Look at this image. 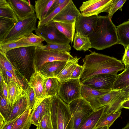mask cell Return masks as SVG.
<instances>
[{
	"label": "cell",
	"instance_id": "ffe728a7",
	"mask_svg": "<svg viewBox=\"0 0 129 129\" xmlns=\"http://www.w3.org/2000/svg\"><path fill=\"white\" fill-rule=\"evenodd\" d=\"M66 63L67 62L59 61L46 63L43 65L39 71L48 77H55Z\"/></svg>",
	"mask_w": 129,
	"mask_h": 129
},
{
	"label": "cell",
	"instance_id": "f546056e",
	"mask_svg": "<svg viewBox=\"0 0 129 129\" xmlns=\"http://www.w3.org/2000/svg\"><path fill=\"white\" fill-rule=\"evenodd\" d=\"M121 110L114 113L103 114L96 127H97L108 126L110 127L121 114Z\"/></svg>",
	"mask_w": 129,
	"mask_h": 129
},
{
	"label": "cell",
	"instance_id": "94428289",
	"mask_svg": "<svg viewBox=\"0 0 129 129\" xmlns=\"http://www.w3.org/2000/svg\"><path fill=\"white\" fill-rule=\"evenodd\" d=\"M36 129H38L37 127V128H36Z\"/></svg>",
	"mask_w": 129,
	"mask_h": 129
},
{
	"label": "cell",
	"instance_id": "91938a15",
	"mask_svg": "<svg viewBox=\"0 0 129 129\" xmlns=\"http://www.w3.org/2000/svg\"><path fill=\"white\" fill-rule=\"evenodd\" d=\"M121 129H129V122H128L124 127Z\"/></svg>",
	"mask_w": 129,
	"mask_h": 129
},
{
	"label": "cell",
	"instance_id": "b9f144b4",
	"mask_svg": "<svg viewBox=\"0 0 129 129\" xmlns=\"http://www.w3.org/2000/svg\"><path fill=\"white\" fill-rule=\"evenodd\" d=\"M126 1V0H114L107 12L108 16L110 19H111L114 13L118 10L122 11V7Z\"/></svg>",
	"mask_w": 129,
	"mask_h": 129
},
{
	"label": "cell",
	"instance_id": "74e56055",
	"mask_svg": "<svg viewBox=\"0 0 129 129\" xmlns=\"http://www.w3.org/2000/svg\"><path fill=\"white\" fill-rule=\"evenodd\" d=\"M0 114L7 120L10 115L12 109L9 102L4 97L1 92H0Z\"/></svg>",
	"mask_w": 129,
	"mask_h": 129
},
{
	"label": "cell",
	"instance_id": "9f6ffc18",
	"mask_svg": "<svg viewBox=\"0 0 129 129\" xmlns=\"http://www.w3.org/2000/svg\"><path fill=\"white\" fill-rule=\"evenodd\" d=\"M9 5L7 0H0V7L5 6Z\"/></svg>",
	"mask_w": 129,
	"mask_h": 129
},
{
	"label": "cell",
	"instance_id": "8992f818",
	"mask_svg": "<svg viewBox=\"0 0 129 129\" xmlns=\"http://www.w3.org/2000/svg\"><path fill=\"white\" fill-rule=\"evenodd\" d=\"M36 47L35 63L37 69L39 71L45 63L54 61L66 62L73 59L70 52L54 50H45Z\"/></svg>",
	"mask_w": 129,
	"mask_h": 129
},
{
	"label": "cell",
	"instance_id": "f907efd6",
	"mask_svg": "<svg viewBox=\"0 0 129 129\" xmlns=\"http://www.w3.org/2000/svg\"><path fill=\"white\" fill-rule=\"evenodd\" d=\"M19 117L12 121L5 123L1 129H11L15 121Z\"/></svg>",
	"mask_w": 129,
	"mask_h": 129
},
{
	"label": "cell",
	"instance_id": "7a4b0ae2",
	"mask_svg": "<svg viewBox=\"0 0 129 129\" xmlns=\"http://www.w3.org/2000/svg\"><path fill=\"white\" fill-rule=\"evenodd\" d=\"M92 48L102 50L118 44L117 27L108 15L99 16L94 31L88 36Z\"/></svg>",
	"mask_w": 129,
	"mask_h": 129
},
{
	"label": "cell",
	"instance_id": "f5cc1de1",
	"mask_svg": "<svg viewBox=\"0 0 129 129\" xmlns=\"http://www.w3.org/2000/svg\"><path fill=\"white\" fill-rule=\"evenodd\" d=\"M6 119L0 114V129H1L6 122Z\"/></svg>",
	"mask_w": 129,
	"mask_h": 129
},
{
	"label": "cell",
	"instance_id": "5b68a950",
	"mask_svg": "<svg viewBox=\"0 0 129 129\" xmlns=\"http://www.w3.org/2000/svg\"><path fill=\"white\" fill-rule=\"evenodd\" d=\"M37 18L34 13L27 17L18 20L10 31L0 41V44L15 42L33 33L37 29Z\"/></svg>",
	"mask_w": 129,
	"mask_h": 129
},
{
	"label": "cell",
	"instance_id": "4dcf8cb0",
	"mask_svg": "<svg viewBox=\"0 0 129 129\" xmlns=\"http://www.w3.org/2000/svg\"><path fill=\"white\" fill-rule=\"evenodd\" d=\"M52 104V97H49L45 98L35 106L34 107L39 113L40 121L44 115L51 114Z\"/></svg>",
	"mask_w": 129,
	"mask_h": 129
},
{
	"label": "cell",
	"instance_id": "e575fe53",
	"mask_svg": "<svg viewBox=\"0 0 129 129\" xmlns=\"http://www.w3.org/2000/svg\"><path fill=\"white\" fill-rule=\"evenodd\" d=\"M41 49L45 50H54L70 52L71 47L70 44H61L57 43H50L44 45L37 47Z\"/></svg>",
	"mask_w": 129,
	"mask_h": 129
},
{
	"label": "cell",
	"instance_id": "30bf717a",
	"mask_svg": "<svg viewBox=\"0 0 129 129\" xmlns=\"http://www.w3.org/2000/svg\"><path fill=\"white\" fill-rule=\"evenodd\" d=\"M114 0H90L83 2L79 7L83 16L98 15L100 13H107Z\"/></svg>",
	"mask_w": 129,
	"mask_h": 129
},
{
	"label": "cell",
	"instance_id": "db71d44e",
	"mask_svg": "<svg viewBox=\"0 0 129 129\" xmlns=\"http://www.w3.org/2000/svg\"><path fill=\"white\" fill-rule=\"evenodd\" d=\"M124 93L127 98L129 97V86L121 90Z\"/></svg>",
	"mask_w": 129,
	"mask_h": 129
},
{
	"label": "cell",
	"instance_id": "11a10c76",
	"mask_svg": "<svg viewBox=\"0 0 129 129\" xmlns=\"http://www.w3.org/2000/svg\"><path fill=\"white\" fill-rule=\"evenodd\" d=\"M5 81L3 73L2 70L0 69V85L1 88L2 86L3 82Z\"/></svg>",
	"mask_w": 129,
	"mask_h": 129
},
{
	"label": "cell",
	"instance_id": "681fc988",
	"mask_svg": "<svg viewBox=\"0 0 129 129\" xmlns=\"http://www.w3.org/2000/svg\"><path fill=\"white\" fill-rule=\"evenodd\" d=\"M0 92L2 93L4 98L9 102L8 99L7 84L5 81L3 82L2 86L1 88Z\"/></svg>",
	"mask_w": 129,
	"mask_h": 129
},
{
	"label": "cell",
	"instance_id": "d6986e66",
	"mask_svg": "<svg viewBox=\"0 0 129 129\" xmlns=\"http://www.w3.org/2000/svg\"><path fill=\"white\" fill-rule=\"evenodd\" d=\"M105 108V106L101 107L87 116L82 121L77 129H95Z\"/></svg>",
	"mask_w": 129,
	"mask_h": 129
},
{
	"label": "cell",
	"instance_id": "1f68e13d",
	"mask_svg": "<svg viewBox=\"0 0 129 129\" xmlns=\"http://www.w3.org/2000/svg\"><path fill=\"white\" fill-rule=\"evenodd\" d=\"M17 22L12 19L0 17V41L10 31Z\"/></svg>",
	"mask_w": 129,
	"mask_h": 129
},
{
	"label": "cell",
	"instance_id": "44dd1931",
	"mask_svg": "<svg viewBox=\"0 0 129 129\" xmlns=\"http://www.w3.org/2000/svg\"><path fill=\"white\" fill-rule=\"evenodd\" d=\"M56 0H38L35 1V12L37 18L41 21L47 16L51 6Z\"/></svg>",
	"mask_w": 129,
	"mask_h": 129
},
{
	"label": "cell",
	"instance_id": "603a6c76",
	"mask_svg": "<svg viewBox=\"0 0 129 129\" xmlns=\"http://www.w3.org/2000/svg\"><path fill=\"white\" fill-rule=\"evenodd\" d=\"M81 58V57L78 58L77 56H76L72 59L67 62L61 71L55 77L59 81L70 79Z\"/></svg>",
	"mask_w": 129,
	"mask_h": 129
},
{
	"label": "cell",
	"instance_id": "f1b7e54d",
	"mask_svg": "<svg viewBox=\"0 0 129 129\" xmlns=\"http://www.w3.org/2000/svg\"><path fill=\"white\" fill-rule=\"evenodd\" d=\"M59 81L56 78L48 77L45 85V93L47 97H53L58 95Z\"/></svg>",
	"mask_w": 129,
	"mask_h": 129
},
{
	"label": "cell",
	"instance_id": "ab89813d",
	"mask_svg": "<svg viewBox=\"0 0 129 129\" xmlns=\"http://www.w3.org/2000/svg\"><path fill=\"white\" fill-rule=\"evenodd\" d=\"M27 101V107L32 110L36 102V98L33 88L28 85L25 89Z\"/></svg>",
	"mask_w": 129,
	"mask_h": 129
},
{
	"label": "cell",
	"instance_id": "cb8c5ba5",
	"mask_svg": "<svg viewBox=\"0 0 129 129\" xmlns=\"http://www.w3.org/2000/svg\"><path fill=\"white\" fill-rule=\"evenodd\" d=\"M73 46L77 51H86L92 48L89 37L79 32H76L75 33Z\"/></svg>",
	"mask_w": 129,
	"mask_h": 129
},
{
	"label": "cell",
	"instance_id": "9a60e30c",
	"mask_svg": "<svg viewBox=\"0 0 129 129\" xmlns=\"http://www.w3.org/2000/svg\"><path fill=\"white\" fill-rule=\"evenodd\" d=\"M111 90H99L82 84L81 95L82 97L90 103L95 111L102 107L99 103L98 98Z\"/></svg>",
	"mask_w": 129,
	"mask_h": 129
},
{
	"label": "cell",
	"instance_id": "9c48e42d",
	"mask_svg": "<svg viewBox=\"0 0 129 129\" xmlns=\"http://www.w3.org/2000/svg\"><path fill=\"white\" fill-rule=\"evenodd\" d=\"M37 35L43 38L47 44L57 43L70 44V40L57 29L53 20L35 30Z\"/></svg>",
	"mask_w": 129,
	"mask_h": 129
},
{
	"label": "cell",
	"instance_id": "bcb514c9",
	"mask_svg": "<svg viewBox=\"0 0 129 129\" xmlns=\"http://www.w3.org/2000/svg\"><path fill=\"white\" fill-rule=\"evenodd\" d=\"M83 71L82 66H81L78 64L73 72L70 79H80Z\"/></svg>",
	"mask_w": 129,
	"mask_h": 129
},
{
	"label": "cell",
	"instance_id": "2e32d148",
	"mask_svg": "<svg viewBox=\"0 0 129 129\" xmlns=\"http://www.w3.org/2000/svg\"><path fill=\"white\" fill-rule=\"evenodd\" d=\"M81 14L73 1L70 0L69 3L52 20L67 22H75L76 18Z\"/></svg>",
	"mask_w": 129,
	"mask_h": 129
},
{
	"label": "cell",
	"instance_id": "8d00e7d4",
	"mask_svg": "<svg viewBox=\"0 0 129 129\" xmlns=\"http://www.w3.org/2000/svg\"><path fill=\"white\" fill-rule=\"evenodd\" d=\"M70 0H66L61 5L55 9L49 14L41 21H39L37 28L42 26L49 22L53 20L54 17L57 15L62 9L69 3Z\"/></svg>",
	"mask_w": 129,
	"mask_h": 129
},
{
	"label": "cell",
	"instance_id": "680465c9",
	"mask_svg": "<svg viewBox=\"0 0 129 129\" xmlns=\"http://www.w3.org/2000/svg\"><path fill=\"white\" fill-rule=\"evenodd\" d=\"M109 127L108 126L96 128L95 129H109Z\"/></svg>",
	"mask_w": 129,
	"mask_h": 129
},
{
	"label": "cell",
	"instance_id": "7c38bea8",
	"mask_svg": "<svg viewBox=\"0 0 129 129\" xmlns=\"http://www.w3.org/2000/svg\"><path fill=\"white\" fill-rule=\"evenodd\" d=\"M48 78L38 70L35 65L34 72L31 76L28 85L34 90L36 98L35 105L48 97L46 96L44 90L45 82Z\"/></svg>",
	"mask_w": 129,
	"mask_h": 129
},
{
	"label": "cell",
	"instance_id": "d6a6232c",
	"mask_svg": "<svg viewBox=\"0 0 129 129\" xmlns=\"http://www.w3.org/2000/svg\"><path fill=\"white\" fill-rule=\"evenodd\" d=\"M44 41V39L41 37L32 33L23 36L15 42L27 43L38 46L43 45L42 42Z\"/></svg>",
	"mask_w": 129,
	"mask_h": 129
},
{
	"label": "cell",
	"instance_id": "e0dca14e",
	"mask_svg": "<svg viewBox=\"0 0 129 129\" xmlns=\"http://www.w3.org/2000/svg\"><path fill=\"white\" fill-rule=\"evenodd\" d=\"M0 69H4L11 73L18 83L24 88V83L28 85L29 81L15 68L8 58L6 54L1 51Z\"/></svg>",
	"mask_w": 129,
	"mask_h": 129
},
{
	"label": "cell",
	"instance_id": "5bb4252c",
	"mask_svg": "<svg viewBox=\"0 0 129 129\" xmlns=\"http://www.w3.org/2000/svg\"><path fill=\"white\" fill-rule=\"evenodd\" d=\"M99 16L85 17L82 14L77 17L75 20V28L76 32L80 33L88 36L94 30Z\"/></svg>",
	"mask_w": 129,
	"mask_h": 129
},
{
	"label": "cell",
	"instance_id": "f35d334b",
	"mask_svg": "<svg viewBox=\"0 0 129 129\" xmlns=\"http://www.w3.org/2000/svg\"><path fill=\"white\" fill-rule=\"evenodd\" d=\"M37 46L32 45L19 42H12L0 44V51L5 53L11 50L22 47Z\"/></svg>",
	"mask_w": 129,
	"mask_h": 129
},
{
	"label": "cell",
	"instance_id": "ee69618b",
	"mask_svg": "<svg viewBox=\"0 0 129 129\" xmlns=\"http://www.w3.org/2000/svg\"><path fill=\"white\" fill-rule=\"evenodd\" d=\"M30 120L31 124L37 127L39 125L40 121V115L36 108L34 107L32 110L30 115Z\"/></svg>",
	"mask_w": 129,
	"mask_h": 129
},
{
	"label": "cell",
	"instance_id": "60d3db41",
	"mask_svg": "<svg viewBox=\"0 0 129 129\" xmlns=\"http://www.w3.org/2000/svg\"><path fill=\"white\" fill-rule=\"evenodd\" d=\"M0 17L10 19L18 21L16 15L9 4L8 6L0 7Z\"/></svg>",
	"mask_w": 129,
	"mask_h": 129
},
{
	"label": "cell",
	"instance_id": "d4e9b609",
	"mask_svg": "<svg viewBox=\"0 0 129 129\" xmlns=\"http://www.w3.org/2000/svg\"><path fill=\"white\" fill-rule=\"evenodd\" d=\"M27 107L26 96L22 97L14 104L6 123L12 121L22 114Z\"/></svg>",
	"mask_w": 129,
	"mask_h": 129
},
{
	"label": "cell",
	"instance_id": "6f0895ef",
	"mask_svg": "<svg viewBox=\"0 0 129 129\" xmlns=\"http://www.w3.org/2000/svg\"><path fill=\"white\" fill-rule=\"evenodd\" d=\"M31 124L30 118L22 129H29Z\"/></svg>",
	"mask_w": 129,
	"mask_h": 129
},
{
	"label": "cell",
	"instance_id": "7bdbcfd3",
	"mask_svg": "<svg viewBox=\"0 0 129 129\" xmlns=\"http://www.w3.org/2000/svg\"><path fill=\"white\" fill-rule=\"evenodd\" d=\"M37 127L38 129H53L51 114L44 115Z\"/></svg>",
	"mask_w": 129,
	"mask_h": 129
},
{
	"label": "cell",
	"instance_id": "ac0fdd59",
	"mask_svg": "<svg viewBox=\"0 0 129 129\" xmlns=\"http://www.w3.org/2000/svg\"><path fill=\"white\" fill-rule=\"evenodd\" d=\"M7 87L8 100L12 109L14 104L19 100L26 96V91L16 81L9 82L7 84Z\"/></svg>",
	"mask_w": 129,
	"mask_h": 129
},
{
	"label": "cell",
	"instance_id": "4fadbf2b",
	"mask_svg": "<svg viewBox=\"0 0 129 129\" xmlns=\"http://www.w3.org/2000/svg\"><path fill=\"white\" fill-rule=\"evenodd\" d=\"M18 20L25 18L35 13V6L29 1L7 0Z\"/></svg>",
	"mask_w": 129,
	"mask_h": 129
},
{
	"label": "cell",
	"instance_id": "816d5d0a",
	"mask_svg": "<svg viewBox=\"0 0 129 129\" xmlns=\"http://www.w3.org/2000/svg\"><path fill=\"white\" fill-rule=\"evenodd\" d=\"M122 108L129 109V97L127 98L122 103Z\"/></svg>",
	"mask_w": 129,
	"mask_h": 129
},
{
	"label": "cell",
	"instance_id": "8fae6325",
	"mask_svg": "<svg viewBox=\"0 0 129 129\" xmlns=\"http://www.w3.org/2000/svg\"><path fill=\"white\" fill-rule=\"evenodd\" d=\"M117 75L101 74L94 76L81 82L82 85L101 90H111Z\"/></svg>",
	"mask_w": 129,
	"mask_h": 129
},
{
	"label": "cell",
	"instance_id": "3957f363",
	"mask_svg": "<svg viewBox=\"0 0 129 129\" xmlns=\"http://www.w3.org/2000/svg\"><path fill=\"white\" fill-rule=\"evenodd\" d=\"M36 46L23 47L15 48L6 53L15 68L29 81L35 71Z\"/></svg>",
	"mask_w": 129,
	"mask_h": 129
},
{
	"label": "cell",
	"instance_id": "ba28073f",
	"mask_svg": "<svg viewBox=\"0 0 129 129\" xmlns=\"http://www.w3.org/2000/svg\"><path fill=\"white\" fill-rule=\"evenodd\" d=\"M81 85L80 79H70L60 81L58 95L61 99L68 104L81 97Z\"/></svg>",
	"mask_w": 129,
	"mask_h": 129
},
{
	"label": "cell",
	"instance_id": "7402d4cb",
	"mask_svg": "<svg viewBox=\"0 0 129 129\" xmlns=\"http://www.w3.org/2000/svg\"><path fill=\"white\" fill-rule=\"evenodd\" d=\"M55 26L61 33L71 40L72 43L75 34V22H67L53 21Z\"/></svg>",
	"mask_w": 129,
	"mask_h": 129
},
{
	"label": "cell",
	"instance_id": "484cf974",
	"mask_svg": "<svg viewBox=\"0 0 129 129\" xmlns=\"http://www.w3.org/2000/svg\"><path fill=\"white\" fill-rule=\"evenodd\" d=\"M127 99L124 92L121 90L115 98L109 104L105 105L104 113H114L120 111L122 103Z\"/></svg>",
	"mask_w": 129,
	"mask_h": 129
},
{
	"label": "cell",
	"instance_id": "83f0119b",
	"mask_svg": "<svg viewBox=\"0 0 129 129\" xmlns=\"http://www.w3.org/2000/svg\"><path fill=\"white\" fill-rule=\"evenodd\" d=\"M129 86V67H125L124 71L117 75L112 89L121 90Z\"/></svg>",
	"mask_w": 129,
	"mask_h": 129
},
{
	"label": "cell",
	"instance_id": "836d02e7",
	"mask_svg": "<svg viewBox=\"0 0 129 129\" xmlns=\"http://www.w3.org/2000/svg\"><path fill=\"white\" fill-rule=\"evenodd\" d=\"M32 111L27 107L25 112L17 118L11 129H22L30 119Z\"/></svg>",
	"mask_w": 129,
	"mask_h": 129
},
{
	"label": "cell",
	"instance_id": "4316f807",
	"mask_svg": "<svg viewBox=\"0 0 129 129\" xmlns=\"http://www.w3.org/2000/svg\"><path fill=\"white\" fill-rule=\"evenodd\" d=\"M118 44L124 48L129 46V20L119 25L117 27Z\"/></svg>",
	"mask_w": 129,
	"mask_h": 129
},
{
	"label": "cell",
	"instance_id": "c3c4849f",
	"mask_svg": "<svg viewBox=\"0 0 129 129\" xmlns=\"http://www.w3.org/2000/svg\"><path fill=\"white\" fill-rule=\"evenodd\" d=\"M66 0H56L50 7L48 12L47 16L49 14L55 9L62 4L65 2Z\"/></svg>",
	"mask_w": 129,
	"mask_h": 129
},
{
	"label": "cell",
	"instance_id": "277c9868",
	"mask_svg": "<svg viewBox=\"0 0 129 129\" xmlns=\"http://www.w3.org/2000/svg\"><path fill=\"white\" fill-rule=\"evenodd\" d=\"M52 97L51 116L53 129H73L72 118L68 104L58 95Z\"/></svg>",
	"mask_w": 129,
	"mask_h": 129
},
{
	"label": "cell",
	"instance_id": "7dc6e473",
	"mask_svg": "<svg viewBox=\"0 0 129 129\" xmlns=\"http://www.w3.org/2000/svg\"><path fill=\"white\" fill-rule=\"evenodd\" d=\"M124 50L121 61L125 67H129V46L125 48Z\"/></svg>",
	"mask_w": 129,
	"mask_h": 129
},
{
	"label": "cell",
	"instance_id": "d590c367",
	"mask_svg": "<svg viewBox=\"0 0 129 129\" xmlns=\"http://www.w3.org/2000/svg\"><path fill=\"white\" fill-rule=\"evenodd\" d=\"M121 90L112 89L109 92L98 98L99 103L102 107L107 105L115 98Z\"/></svg>",
	"mask_w": 129,
	"mask_h": 129
},
{
	"label": "cell",
	"instance_id": "6da1fadb",
	"mask_svg": "<svg viewBox=\"0 0 129 129\" xmlns=\"http://www.w3.org/2000/svg\"><path fill=\"white\" fill-rule=\"evenodd\" d=\"M82 60L83 71L81 82L101 74L117 75L124 69L122 61L116 58L94 51L86 55Z\"/></svg>",
	"mask_w": 129,
	"mask_h": 129
},
{
	"label": "cell",
	"instance_id": "f6af8a7d",
	"mask_svg": "<svg viewBox=\"0 0 129 129\" xmlns=\"http://www.w3.org/2000/svg\"><path fill=\"white\" fill-rule=\"evenodd\" d=\"M0 69L2 71L5 81L7 84L11 82L16 81L17 82L13 75L10 72L4 69Z\"/></svg>",
	"mask_w": 129,
	"mask_h": 129
},
{
	"label": "cell",
	"instance_id": "52a82bcc",
	"mask_svg": "<svg viewBox=\"0 0 129 129\" xmlns=\"http://www.w3.org/2000/svg\"><path fill=\"white\" fill-rule=\"evenodd\" d=\"M68 105L72 118L73 129H77L82 121L94 111L90 103L82 97Z\"/></svg>",
	"mask_w": 129,
	"mask_h": 129
}]
</instances>
